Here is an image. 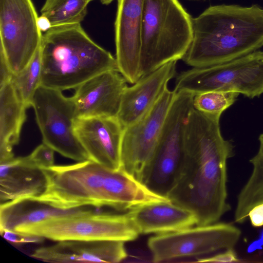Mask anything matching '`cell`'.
<instances>
[{
    "mask_svg": "<svg viewBox=\"0 0 263 263\" xmlns=\"http://www.w3.org/2000/svg\"><path fill=\"white\" fill-rule=\"evenodd\" d=\"M185 158L168 198L193 212L196 226L214 223L231 210L227 202V161L234 147L220 132L219 120L195 109L184 133Z\"/></svg>",
    "mask_w": 263,
    "mask_h": 263,
    "instance_id": "1",
    "label": "cell"
},
{
    "mask_svg": "<svg viewBox=\"0 0 263 263\" xmlns=\"http://www.w3.org/2000/svg\"><path fill=\"white\" fill-rule=\"evenodd\" d=\"M45 191L32 198L56 208L108 206L130 210L146 203L166 201L122 168L113 170L92 160L44 170Z\"/></svg>",
    "mask_w": 263,
    "mask_h": 263,
    "instance_id": "2",
    "label": "cell"
},
{
    "mask_svg": "<svg viewBox=\"0 0 263 263\" xmlns=\"http://www.w3.org/2000/svg\"><path fill=\"white\" fill-rule=\"evenodd\" d=\"M193 38L182 59L193 67L226 63L263 46V8L212 6L192 18Z\"/></svg>",
    "mask_w": 263,
    "mask_h": 263,
    "instance_id": "3",
    "label": "cell"
},
{
    "mask_svg": "<svg viewBox=\"0 0 263 263\" xmlns=\"http://www.w3.org/2000/svg\"><path fill=\"white\" fill-rule=\"evenodd\" d=\"M41 86L76 89L105 71H118L116 58L86 33L81 23L52 26L42 34Z\"/></svg>",
    "mask_w": 263,
    "mask_h": 263,
    "instance_id": "4",
    "label": "cell"
},
{
    "mask_svg": "<svg viewBox=\"0 0 263 263\" xmlns=\"http://www.w3.org/2000/svg\"><path fill=\"white\" fill-rule=\"evenodd\" d=\"M192 38V18L178 0H144L141 77L182 60Z\"/></svg>",
    "mask_w": 263,
    "mask_h": 263,
    "instance_id": "5",
    "label": "cell"
},
{
    "mask_svg": "<svg viewBox=\"0 0 263 263\" xmlns=\"http://www.w3.org/2000/svg\"><path fill=\"white\" fill-rule=\"evenodd\" d=\"M195 95L176 92L153 155L141 179L154 193L168 198L185 158L184 133Z\"/></svg>",
    "mask_w": 263,
    "mask_h": 263,
    "instance_id": "6",
    "label": "cell"
},
{
    "mask_svg": "<svg viewBox=\"0 0 263 263\" xmlns=\"http://www.w3.org/2000/svg\"><path fill=\"white\" fill-rule=\"evenodd\" d=\"M174 90L194 95L213 90L233 91L251 99L259 97L263 94V51L183 71L176 78Z\"/></svg>",
    "mask_w": 263,
    "mask_h": 263,
    "instance_id": "7",
    "label": "cell"
},
{
    "mask_svg": "<svg viewBox=\"0 0 263 263\" xmlns=\"http://www.w3.org/2000/svg\"><path fill=\"white\" fill-rule=\"evenodd\" d=\"M15 231L53 241L135 240L140 234L127 215L95 210L48 219L18 228Z\"/></svg>",
    "mask_w": 263,
    "mask_h": 263,
    "instance_id": "8",
    "label": "cell"
},
{
    "mask_svg": "<svg viewBox=\"0 0 263 263\" xmlns=\"http://www.w3.org/2000/svg\"><path fill=\"white\" fill-rule=\"evenodd\" d=\"M31 106L43 143L64 157L78 162L90 160L74 133L78 116L72 97H67L62 91L41 85Z\"/></svg>",
    "mask_w": 263,
    "mask_h": 263,
    "instance_id": "9",
    "label": "cell"
},
{
    "mask_svg": "<svg viewBox=\"0 0 263 263\" xmlns=\"http://www.w3.org/2000/svg\"><path fill=\"white\" fill-rule=\"evenodd\" d=\"M241 233L231 223L216 222L156 234L148 239L147 246L153 262H164L233 249Z\"/></svg>",
    "mask_w": 263,
    "mask_h": 263,
    "instance_id": "10",
    "label": "cell"
},
{
    "mask_svg": "<svg viewBox=\"0 0 263 263\" xmlns=\"http://www.w3.org/2000/svg\"><path fill=\"white\" fill-rule=\"evenodd\" d=\"M37 17L32 0H0V52L13 73L29 64L40 46Z\"/></svg>",
    "mask_w": 263,
    "mask_h": 263,
    "instance_id": "11",
    "label": "cell"
},
{
    "mask_svg": "<svg viewBox=\"0 0 263 263\" xmlns=\"http://www.w3.org/2000/svg\"><path fill=\"white\" fill-rule=\"evenodd\" d=\"M176 95L174 89L167 88L144 116L123 128L121 168L140 182L155 152Z\"/></svg>",
    "mask_w": 263,
    "mask_h": 263,
    "instance_id": "12",
    "label": "cell"
},
{
    "mask_svg": "<svg viewBox=\"0 0 263 263\" xmlns=\"http://www.w3.org/2000/svg\"><path fill=\"white\" fill-rule=\"evenodd\" d=\"M144 0H118L115 23L116 59L119 71L128 83L140 78Z\"/></svg>",
    "mask_w": 263,
    "mask_h": 263,
    "instance_id": "13",
    "label": "cell"
},
{
    "mask_svg": "<svg viewBox=\"0 0 263 263\" xmlns=\"http://www.w3.org/2000/svg\"><path fill=\"white\" fill-rule=\"evenodd\" d=\"M74 130L90 160L113 170L121 168L123 127L117 117L77 118Z\"/></svg>",
    "mask_w": 263,
    "mask_h": 263,
    "instance_id": "14",
    "label": "cell"
},
{
    "mask_svg": "<svg viewBox=\"0 0 263 263\" xmlns=\"http://www.w3.org/2000/svg\"><path fill=\"white\" fill-rule=\"evenodd\" d=\"M126 82L119 71L109 70L81 84L72 96L78 118L117 117Z\"/></svg>",
    "mask_w": 263,
    "mask_h": 263,
    "instance_id": "15",
    "label": "cell"
},
{
    "mask_svg": "<svg viewBox=\"0 0 263 263\" xmlns=\"http://www.w3.org/2000/svg\"><path fill=\"white\" fill-rule=\"evenodd\" d=\"M121 240H63L36 249L31 256L56 263H115L125 259L127 252Z\"/></svg>",
    "mask_w": 263,
    "mask_h": 263,
    "instance_id": "16",
    "label": "cell"
},
{
    "mask_svg": "<svg viewBox=\"0 0 263 263\" xmlns=\"http://www.w3.org/2000/svg\"><path fill=\"white\" fill-rule=\"evenodd\" d=\"M176 62L163 65L126 87L117 117L123 128L144 116L167 88L168 82L176 75Z\"/></svg>",
    "mask_w": 263,
    "mask_h": 263,
    "instance_id": "17",
    "label": "cell"
},
{
    "mask_svg": "<svg viewBox=\"0 0 263 263\" xmlns=\"http://www.w3.org/2000/svg\"><path fill=\"white\" fill-rule=\"evenodd\" d=\"M47 184L44 170L37 166L28 155L0 163L1 204L36 197L43 193Z\"/></svg>",
    "mask_w": 263,
    "mask_h": 263,
    "instance_id": "18",
    "label": "cell"
},
{
    "mask_svg": "<svg viewBox=\"0 0 263 263\" xmlns=\"http://www.w3.org/2000/svg\"><path fill=\"white\" fill-rule=\"evenodd\" d=\"M126 214L139 234H143L174 232L197 223L193 212L171 201L141 205L128 211Z\"/></svg>",
    "mask_w": 263,
    "mask_h": 263,
    "instance_id": "19",
    "label": "cell"
},
{
    "mask_svg": "<svg viewBox=\"0 0 263 263\" xmlns=\"http://www.w3.org/2000/svg\"><path fill=\"white\" fill-rule=\"evenodd\" d=\"M95 207L82 206L70 209L56 208L32 198L0 204V232L21 227L55 217L85 213Z\"/></svg>",
    "mask_w": 263,
    "mask_h": 263,
    "instance_id": "20",
    "label": "cell"
},
{
    "mask_svg": "<svg viewBox=\"0 0 263 263\" xmlns=\"http://www.w3.org/2000/svg\"><path fill=\"white\" fill-rule=\"evenodd\" d=\"M28 108L10 82L0 86V163L14 157Z\"/></svg>",
    "mask_w": 263,
    "mask_h": 263,
    "instance_id": "21",
    "label": "cell"
},
{
    "mask_svg": "<svg viewBox=\"0 0 263 263\" xmlns=\"http://www.w3.org/2000/svg\"><path fill=\"white\" fill-rule=\"evenodd\" d=\"M258 139V152L250 160L253 167L252 174L237 197L234 220L238 223H243L248 218L250 211L263 203V133Z\"/></svg>",
    "mask_w": 263,
    "mask_h": 263,
    "instance_id": "22",
    "label": "cell"
},
{
    "mask_svg": "<svg viewBox=\"0 0 263 263\" xmlns=\"http://www.w3.org/2000/svg\"><path fill=\"white\" fill-rule=\"evenodd\" d=\"M93 0H46L41 15L47 17L52 27L81 23L87 14V6Z\"/></svg>",
    "mask_w": 263,
    "mask_h": 263,
    "instance_id": "23",
    "label": "cell"
},
{
    "mask_svg": "<svg viewBox=\"0 0 263 263\" xmlns=\"http://www.w3.org/2000/svg\"><path fill=\"white\" fill-rule=\"evenodd\" d=\"M42 72V63L40 46L29 64L20 72L13 73L10 81L20 98L28 108L31 106L34 94L41 85Z\"/></svg>",
    "mask_w": 263,
    "mask_h": 263,
    "instance_id": "24",
    "label": "cell"
},
{
    "mask_svg": "<svg viewBox=\"0 0 263 263\" xmlns=\"http://www.w3.org/2000/svg\"><path fill=\"white\" fill-rule=\"evenodd\" d=\"M239 93L213 90L197 93L193 100V108L210 117L220 120L222 112L233 105Z\"/></svg>",
    "mask_w": 263,
    "mask_h": 263,
    "instance_id": "25",
    "label": "cell"
},
{
    "mask_svg": "<svg viewBox=\"0 0 263 263\" xmlns=\"http://www.w3.org/2000/svg\"><path fill=\"white\" fill-rule=\"evenodd\" d=\"M54 152L52 148L43 142L28 156L37 166L45 170L54 165Z\"/></svg>",
    "mask_w": 263,
    "mask_h": 263,
    "instance_id": "26",
    "label": "cell"
},
{
    "mask_svg": "<svg viewBox=\"0 0 263 263\" xmlns=\"http://www.w3.org/2000/svg\"><path fill=\"white\" fill-rule=\"evenodd\" d=\"M0 233L7 241L17 245L42 243L45 239L44 238L39 236L16 231H3Z\"/></svg>",
    "mask_w": 263,
    "mask_h": 263,
    "instance_id": "27",
    "label": "cell"
},
{
    "mask_svg": "<svg viewBox=\"0 0 263 263\" xmlns=\"http://www.w3.org/2000/svg\"><path fill=\"white\" fill-rule=\"evenodd\" d=\"M235 251L233 249L223 251V252L208 257L198 259V262H235L238 261Z\"/></svg>",
    "mask_w": 263,
    "mask_h": 263,
    "instance_id": "28",
    "label": "cell"
},
{
    "mask_svg": "<svg viewBox=\"0 0 263 263\" xmlns=\"http://www.w3.org/2000/svg\"><path fill=\"white\" fill-rule=\"evenodd\" d=\"M13 73L5 55L0 52V86L9 82Z\"/></svg>",
    "mask_w": 263,
    "mask_h": 263,
    "instance_id": "29",
    "label": "cell"
},
{
    "mask_svg": "<svg viewBox=\"0 0 263 263\" xmlns=\"http://www.w3.org/2000/svg\"><path fill=\"white\" fill-rule=\"evenodd\" d=\"M252 226L260 227L263 226V203L254 206L248 214Z\"/></svg>",
    "mask_w": 263,
    "mask_h": 263,
    "instance_id": "30",
    "label": "cell"
},
{
    "mask_svg": "<svg viewBox=\"0 0 263 263\" xmlns=\"http://www.w3.org/2000/svg\"><path fill=\"white\" fill-rule=\"evenodd\" d=\"M37 24L39 29L42 32H46L52 27L51 24L49 19L42 15L38 16L37 19Z\"/></svg>",
    "mask_w": 263,
    "mask_h": 263,
    "instance_id": "31",
    "label": "cell"
},
{
    "mask_svg": "<svg viewBox=\"0 0 263 263\" xmlns=\"http://www.w3.org/2000/svg\"><path fill=\"white\" fill-rule=\"evenodd\" d=\"M263 248V231L258 239L251 243L247 249L249 253H252L258 250Z\"/></svg>",
    "mask_w": 263,
    "mask_h": 263,
    "instance_id": "32",
    "label": "cell"
},
{
    "mask_svg": "<svg viewBox=\"0 0 263 263\" xmlns=\"http://www.w3.org/2000/svg\"><path fill=\"white\" fill-rule=\"evenodd\" d=\"M101 3L103 5H109L114 0H100Z\"/></svg>",
    "mask_w": 263,
    "mask_h": 263,
    "instance_id": "33",
    "label": "cell"
}]
</instances>
